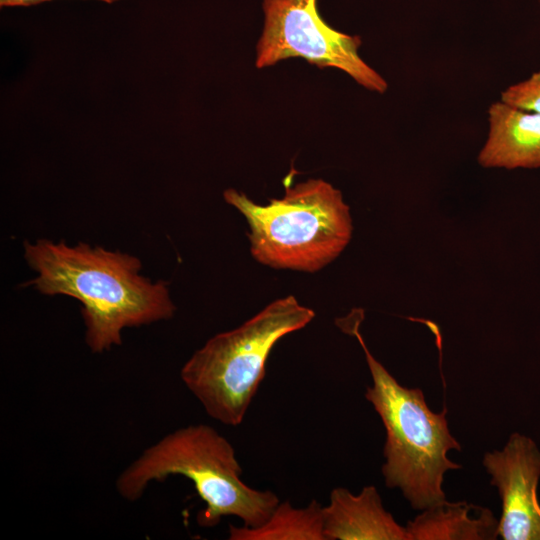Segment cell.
Here are the masks:
<instances>
[{"label": "cell", "mask_w": 540, "mask_h": 540, "mask_svg": "<svg viewBox=\"0 0 540 540\" xmlns=\"http://www.w3.org/2000/svg\"><path fill=\"white\" fill-rule=\"evenodd\" d=\"M482 463L502 501L498 536L504 540H540V451L536 443L513 433L502 450L485 453Z\"/></svg>", "instance_id": "7"}, {"label": "cell", "mask_w": 540, "mask_h": 540, "mask_svg": "<svg viewBox=\"0 0 540 540\" xmlns=\"http://www.w3.org/2000/svg\"><path fill=\"white\" fill-rule=\"evenodd\" d=\"M314 317L292 295L277 299L239 327L210 338L183 365L181 380L211 418L238 426L265 377L275 344Z\"/></svg>", "instance_id": "5"}, {"label": "cell", "mask_w": 540, "mask_h": 540, "mask_svg": "<svg viewBox=\"0 0 540 540\" xmlns=\"http://www.w3.org/2000/svg\"><path fill=\"white\" fill-rule=\"evenodd\" d=\"M487 115L488 134L478 163L485 168H539L540 113L497 100L490 104Z\"/></svg>", "instance_id": "9"}, {"label": "cell", "mask_w": 540, "mask_h": 540, "mask_svg": "<svg viewBox=\"0 0 540 540\" xmlns=\"http://www.w3.org/2000/svg\"><path fill=\"white\" fill-rule=\"evenodd\" d=\"M408 521V540L496 539L498 520L488 508L467 502L436 503Z\"/></svg>", "instance_id": "10"}, {"label": "cell", "mask_w": 540, "mask_h": 540, "mask_svg": "<svg viewBox=\"0 0 540 540\" xmlns=\"http://www.w3.org/2000/svg\"><path fill=\"white\" fill-rule=\"evenodd\" d=\"M322 512L326 540H408L406 527L385 510L372 485L358 495L344 487L334 488Z\"/></svg>", "instance_id": "8"}, {"label": "cell", "mask_w": 540, "mask_h": 540, "mask_svg": "<svg viewBox=\"0 0 540 540\" xmlns=\"http://www.w3.org/2000/svg\"><path fill=\"white\" fill-rule=\"evenodd\" d=\"M260 205L229 188L225 201L245 217L252 256L278 269L315 272L337 258L350 242L352 219L342 193L322 179L294 186Z\"/></svg>", "instance_id": "4"}, {"label": "cell", "mask_w": 540, "mask_h": 540, "mask_svg": "<svg viewBox=\"0 0 540 540\" xmlns=\"http://www.w3.org/2000/svg\"><path fill=\"white\" fill-rule=\"evenodd\" d=\"M262 10L258 69L300 57L321 69H339L369 91L386 92L387 81L359 55L361 38L328 25L319 14L317 0H262Z\"/></svg>", "instance_id": "6"}, {"label": "cell", "mask_w": 540, "mask_h": 540, "mask_svg": "<svg viewBox=\"0 0 540 540\" xmlns=\"http://www.w3.org/2000/svg\"><path fill=\"white\" fill-rule=\"evenodd\" d=\"M499 100L520 110L540 113V69L529 78L508 86Z\"/></svg>", "instance_id": "12"}, {"label": "cell", "mask_w": 540, "mask_h": 540, "mask_svg": "<svg viewBox=\"0 0 540 540\" xmlns=\"http://www.w3.org/2000/svg\"><path fill=\"white\" fill-rule=\"evenodd\" d=\"M51 0H0L1 7L31 6ZM107 3H113L118 0H100Z\"/></svg>", "instance_id": "13"}, {"label": "cell", "mask_w": 540, "mask_h": 540, "mask_svg": "<svg viewBox=\"0 0 540 540\" xmlns=\"http://www.w3.org/2000/svg\"><path fill=\"white\" fill-rule=\"evenodd\" d=\"M24 257L37 273L29 282L37 291L80 301L85 341L94 353L120 345L125 328L167 320L175 313L167 283L141 275V261L128 253L38 239L25 242Z\"/></svg>", "instance_id": "1"}, {"label": "cell", "mask_w": 540, "mask_h": 540, "mask_svg": "<svg viewBox=\"0 0 540 540\" xmlns=\"http://www.w3.org/2000/svg\"><path fill=\"white\" fill-rule=\"evenodd\" d=\"M359 320L348 329L359 341L373 385L365 398L373 405L386 430L382 474L388 488H398L416 510H424L446 499L442 489L444 474L461 465L447 457L461 450L451 435L447 409L435 413L419 388L402 386L370 353L359 330Z\"/></svg>", "instance_id": "3"}, {"label": "cell", "mask_w": 540, "mask_h": 540, "mask_svg": "<svg viewBox=\"0 0 540 540\" xmlns=\"http://www.w3.org/2000/svg\"><path fill=\"white\" fill-rule=\"evenodd\" d=\"M323 506L312 500L304 508L279 502L269 518L258 527L230 525V540H326L323 531Z\"/></svg>", "instance_id": "11"}, {"label": "cell", "mask_w": 540, "mask_h": 540, "mask_svg": "<svg viewBox=\"0 0 540 540\" xmlns=\"http://www.w3.org/2000/svg\"><path fill=\"white\" fill-rule=\"evenodd\" d=\"M242 468L232 444L205 424L177 429L145 449L116 480V490L128 501L142 497L153 481L182 475L194 484L206 507L197 515L200 526H216L224 516H236L244 526L262 525L280 500L270 490H258L241 479Z\"/></svg>", "instance_id": "2"}]
</instances>
